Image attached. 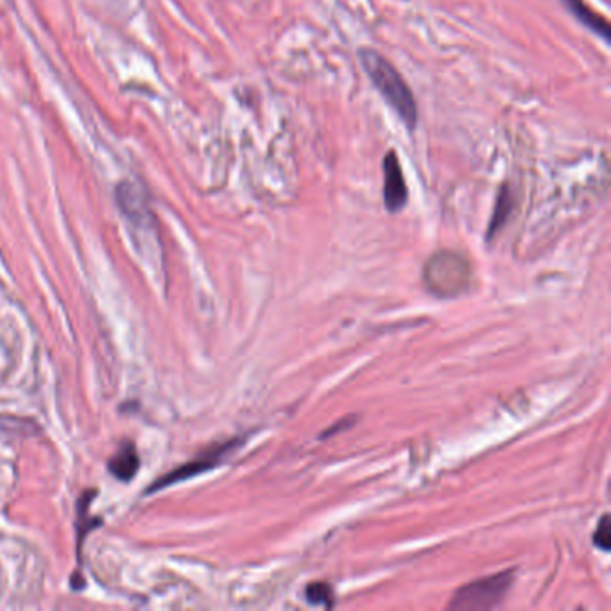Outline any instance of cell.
<instances>
[{
	"label": "cell",
	"mask_w": 611,
	"mask_h": 611,
	"mask_svg": "<svg viewBox=\"0 0 611 611\" xmlns=\"http://www.w3.org/2000/svg\"><path fill=\"white\" fill-rule=\"evenodd\" d=\"M359 62L372 85L395 110L406 128L413 131L418 124V105L411 92V87L398 72V69L379 51L370 47H363L359 51Z\"/></svg>",
	"instance_id": "cell-1"
},
{
	"label": "cell",
	"mask_w": 611,
	"mask_h": 611,
	"mask_svg": "<svg viewBox=\"0 0 611 611\" xmlns=\"http://www.w3.org/2000/svg\"><path fill=\"white\" fill-rule=\"evenodd\" d=\"M423 281L438 297H457L472 283L470 262L457 251H438L423 267Z\"/></svg>",
	"instance_id": "cell-2"
},
{
	"label": "cell",
	"mask_w": 611,
	"mask_h": 611,
	"mask_svg": "<svg viewBox=\"0 0 611 611\" xmlns=\"http://www.w3.org/2000/svg\"><path fill=\"white\" fill-rule=\"evenodd\" d=\"M513 572L506 570L477 581H472L459 588L450 602L452 609H490L502 602L504 595L511 588Z\"/></svg>",
	"instance_id": "cell-3"
},
{
	"label": "cell",
	"mask_w": 611,
	"mask_h": 611,
	"mask_svg": "<svg viewBox=\"0 0 611 611\" xmlns=\"http://www.w3.org/2000/svg\"><path fill=\"white\" fill-rule=\"evenodd\" d=\"M384 171V203L389 212H400L409 199V190L397 151H389L382 162Z\"/></svg>",
	"instance_id": "cell-4"
},
{
	"label": "cell",
	"mask_w": 611,
	"mask_h": 611,
	"mask_svg": "<svg viewBox=\"0 0 611 611\" xmlns=\"http://www.w3.org/2000/svg\"><path fill=\"white\" fill-rule=\"evenodd\" d=\"M235 447H237V441H231V443H224V445L215 447L212 452H206L205 456L197 457L196 461L187 463V465L176 468L174 472L167 473L163 479H158V481L149 488V491L162 490V488H165V486L181 482V481H185V479H190V477H196V475H199V473H203V472L212 470V468H213L215 465H219V461H221L228 452H231Z\"/></svg>",
	"instance_id": "cell-5"
},
{
	"label": "cell",
	"mask_w": 611,
	"mask_h": 611,
	"mask_svg": "<svg viewBox=\"0 0 611 611\" xmlns=\"http://www.w3.org/2000/svg\"><path fill=\"white\" fill-rule=\"evenodd\" d=\"M563 6L575 17L577 22H581L586 29L600 37L604 42H609V24L607 21L593 12L584 0H561Z\"/></svg>",
	"instance_id": "cell-6"
},
{
	"label": "cell",
	"mask_w": 611,
	"mask_h": 611,
	"mask_svg": "<svg viewBox=\"0 0 611 611\" xmlns=\"http://www.w3.org/2000/svg\"><path fill=\"white\" fill-rule=\"evenodd\" d=\"M138 465H140V461H138L135 445L133 443H122L121 448L115 452V456L110 459L108 468L117 479L130 481L135 477Z\"/></svg>",
	"instance_id": "cell-7"
},
{
	"label": "cell",
	"mask_w": 611,
	"mask_h": 611,
	"mask_svg": "<svg viewBox=\"0 0 611 611\" xmlns=\"http://www.w3.org/2000/svg\"><path fill=\"white\" fill-rule=\"evenodd\" d=\"M513 210V194L507 187H502L498 196H497V203H495V212L491 215L490 221V228H488V240H491V237H495V233H498L504 224L507 222L509 215Z\"/></svg>",
	"instance_id": "cell-8"
},
{
	"label": "cell",
	"mask_w": 611,
	"mask_h": 611,
	"mask_svg": "<svg viewBox=\"0 0 611 611\" xmlns=\"http://www.w3.org/2000/svg\"><path fill=\"white\" fill-rule=\"evenodd\" d=\"M305 597H307V600L311 604H316V606L331 607L334 602L332 586L329 582H323V581L311 582L307 588H305Z\"/></svg>",
	"instance_id": "cell-9"
},
{
	"label": "cell",
	"mask_w": 611,
	"mask_h": 611,
	"mask_svg": "<svg viewBox=\"0 0 611 611\" xmlns=\"http://www.w3.org/2000/svg\"><path fill=\"white\" fill-rule=\"evenodd\" d=\"M593 543L602 548L604 552L609 550L611 547V525H609V516L604 515L597 525V531L593 532Z\"/></svg>",
	"instance_id": "cell-10"
}]
</instances>
